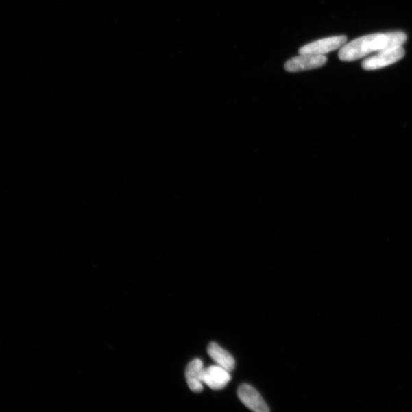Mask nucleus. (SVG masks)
Masks as SVG:
<instances>
[{"label":"nucleus","mask_w":412,"mask_h":412,"mask_svg":"<svg viewBox=\"0 0 412 412\" xmlns=\"http://www.w3.org/2000/svg\"><path fill=\"white\" fill-rule=\"evenodd\" d=\"M407 36L402 32L377 33L358 38L340 49L339 57L343 62H354L372 53L402 46Z\"/></svg>","instance_id":"obj_1"},{"label":"nucleus","mask_w":412,"mask_h":412,"mask_svg":"<svg viewBox=\"0 0 412 412\" xmlns=\"http://www.w3.org/2000/svg\"><path fill=\"white\" fill-rule=\"evenodd\" d=\"M405 51L402 46L378 52L376 56L365 59L362 63L363 69L373 71L383 69L393 64L404 56Z\"/></svg>","instance_id":"obj_2"},{"label":"nucleus","mask_w":412,"mask_h":412,"mask_svg":"<svg viewBox=\"0 0 412 412\" xmlns=\"http://www.w3.org/2000/svg\"><path fill=\"white\" fill-rule=\"evenodd\" d=\"M348 38L344 36L326 38L315 40L301 47L299 50L300 55L309 53V55L325 56L326 53L340 49L346 44Z\"/></svg>","instance_id":"obj_3"},{"label":"nucleus","mask_w":412,"mask_h":412,"mask_svg":"<svg viewBox=\"0 0 412 412\" xmlns=\"http://www.w3.org/2000/svg\"><path fill=\"white\" fill-rule=\"evenodd\" d=\"M327 60L326 56L302 53L300 56L289 60L284 67L287 72H301L320 69L327 63Z\"/></svg>","instance_id":"obj_4"},{"label":"nucleus","mask_w":412,"mask_h":412,"mask_svg":"<svg viewBox=\"0 0 412 412\" xmlns=\"http://www.w3.org/2000/svg\"><path fill=\"white\" fill-rule=\"evenodd\" d=\"M232 379L230 372L219 365L204 368L202 382L214 390L224 389Z\"/></svg>","instance_id":"obj_5"},{"label":"nucleus","mask_w":412,"mask_h":412,"mask_svg":"<svg viewBox=\"0 0 412 412\" xmlns=\"http://www.w3.org/2000/svg\"><path fill=\"white\" fill-rule=\"evenodd\" d=\"M241 402L248 409L256 412H268L269 409L263 398L254 387L248 384H242L238 390Z\"/></svg>","instance_id":"obj_6"},{"label":"nucleus","mask_w":412,"mask_h":412,"mask_svg":"<svg viewBox=\"0 0 412 412\" xmlns=\"http://www.w3.org/2000/svg\"><path fill=\"white\" fill-rule=\"evenodd\" d=\"M204 369V363L199 359L193 360L187 366L186 382L189 387L194 393H199L204 390V383L202 382V374Z\"/></svg>","instance_id":"obj_7"},{"label":"nucleus","mask_w":412,"mask_h":412,"mask_svg":"<svg viewBox=\"0 0 412 412\" xmlns=\"http://www.w3.org/2000/svg\"><path fill=\"white\" fill-rule=\"evenodd\" d=\"M208 354L219 365L231 372L234 369L235 361L233 356L223 349L218 343H211L208 347Z\"/></svg>","instance_id":"obj_8"}]
</instances>
